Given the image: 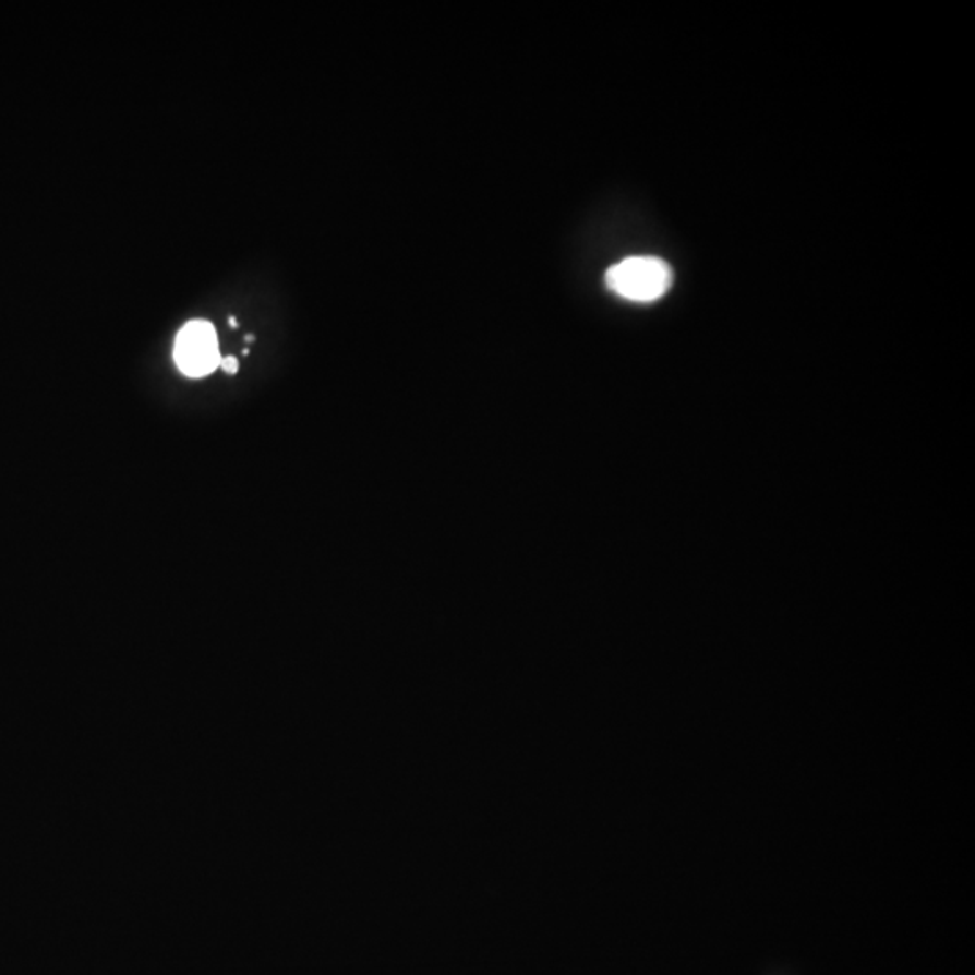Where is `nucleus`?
<instances>
[{
  "label": "nucleus",
  "mask_w": 975,
  "mask_h": 975,
  "mask_svg": "<svg viewBox=\"0 0 975 975\" xmlns=\"http://www.w3.org/2000/svg\"><path fill=\"white\" fill-rule=\"evenodd\" d=\"M220 368L225 369V373L236 374L237 369H239V362H237V358L228 357L225 360H220Z\"/></svg>",
  "instance_id": "3"
},
{
  "label": "nucleus",
  "mask_w": 975,
  "mask_h": 975,
  "mask_svg": "<svg viewBox=\"0 0 975 975\" xmlns=\"http://www.w3.org/2000/svg\"><path fill=\"white\" fill-rule=\"evenodd\" d=\"M672 269L663 258L629 257L614 264L605 273V284L613 293L630 302H654L671 289Z\"/></svg>",
  "instance_id": "1"
},
{
  "label": "nucleus",
  "mask_w": 975,
  "mask_h": 975,
  "mask_svg": "<svg viewBox=\"0 0 975 975\" xmlns=\"http://www.w3.org/2000/svg\"><path fill=\"white\" fill-rule=\"evenodd\" d=\"M176 363L186 376L203 378L220 365L219 344L216 329L208 322L197 321L184 325L176 341Z\"/></svg>",
  "instance_id": "2"
}]
</instances>
